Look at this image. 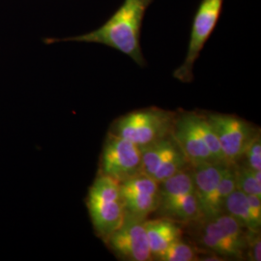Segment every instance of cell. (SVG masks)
I'll list each match as a JSON object with an SVG mask.
<instances>
[{
    "instance_id": "7402d4cb",
    "label": "cell",
    "mask_w": 261,
    "mask_h": 261,
    "mask_svg": "<svg viewBox=\"0 0 261 261\" xmlns=\"http://www.w3.org/2000/svg\"><path fill=\"white\" fill-rule=\"evenodd\" d=\"M251 207V212L254 221L261 225V198L255 196L247 195Z\"/></svg>"
},
{
    "instance_id": "9c48e42d",
    "label": "cell",
    "mask_w": 261,
    "mask_h": 261,
    "mask_svg": "<svg viewBox=\"0 0 261 261\" xmlns=\"http://www.w3.org/2000/svg\"><path fill=\"white\" fill-rule=\"evenodd\" d=\"M144 221L126 214L121 225L111 234L105 243L112 252L123 259L130 261L152 259Z\"/></svg>"
},
{
    "instance_id": "7c38bea8",
    "label": "cell",
    "mask_w": 261,
    "mask_h": 261,
    "mask_svg": "<svg viewBox=\"0 0 261 261\" xmlns=\"http://www.w3.org/2000/svg\"><path fill=\"white\" fill-rule=\"evenodd\" d=\"M171 136L192 167L203 163H215L212 154L196 129L195 112H185L176 116Z\"/></svg>"
},
{
    "instance_id": "ffe728a7",
    "label": "cell",
    "mask_w": 261,
    "mask_h": 261,
    "mask_svg": "<svg viewBox=\"0 0 261 261\" xmlns=\"http://www.w3.org/2000/svg\"><path fill=\"white\" fill-rule=\"evenodd\" d=\"M244 158H246V164L252 170L261 171V140L260 134H258L252 140L249 148L246 151Z\"/></svg>"
},
{
    "instance_id": "44dd1931",
    "label": "cell",
    "mask_w": 261,
    "mask_h": 261,
    "mask_svg": "<svg viewBox=\"0 0 261 261\" xmlns=\"http://www.w3.org/2000/svg\"><path fill=\"white\" fill-rule=\"evenodd\" d=\"M252 236L248 237V249L250 259L261 260V241L259 232H252Z\"/></svg>"
},
{
    "instance_id": "5b68a950",
    "label": "cell",
    "mask_w": 261,
    "mask_h": 261,
    "mask_svg": "<svg viewBox=\"0 0 261 261\" xmlns=\"http://www.w3.org/2000/svg\"><path fill=\"white\" fill-rule=\"evenodd\" d=\"M223 3L224 0H201L193 20L186 57L174 71V79L186 84L193 81L194 66L217 25Z\"/></svg>"
},
{
    "instance_id": "ba28073f",
    "label": "cell",
    "mask_w": 261,
    "mask_h": 261,
    "mask_svg": "<svg viewBox=\"0 0 261 261\" xmlns=\"http://www.w3.org/2000/svg\"><path fill=\"white\" fill-rule=\"evenodd\" d=\"M142 173L161 183L189 167V162L173 137L141 147Z\"/></svg>"
},
{
    "instance_id": "7a4b0ae2",
    "label": "cell",
    "mask_w": 261,
    "mask_h": 261,
    "mask_svg": "<svg viewBox=\"0 0 261 261\" xmlns=\"http://www.w3.org/2000/svg\"><path fill=\"white\" fill-rule=\"evenodd\" d=\"M86 206L95 232L106 242L126 216L119 182L99 174L89 188Z\"/></svg>"
},
{
    "instance_id": "277c9868",
    "label": "cell",
    "mask_w": 261,
    "mask_h": 261,
    "mask_svg": "<svg viewBox=\"0 0 261 261\" xmlns=\"http://www.w3.org/2000/svg\"><path fill=\"white\" fill-rule=\"evenodd\" d=\"M248 237L233 218L222 213L203 220L199 243L210 252L224 257H242L248 249Z\"/></svg>"
},
{
    "instance_id": "e0dca14e",
    "label": "cell",
    "mask_w": 261,
    "mask_h": 261,
    "mask_svg": "<svg viewBox=\"0 0 261 261\" xmlns=\"http://www.w3.org/2000/svg\"><path fill=\"white\" fill-rule=\"evenodd\" d=\"M195 123L199 135L201 136L202 140L205 142L206 146L212 154L215 163L220 165H225L224 154L220 145V141L215 133L213 127L211 126L206 116L195 112Z\"/></svg>"
},
{
    "instance_id": "6da1fadb",
    "label": "cell",
    "mask_w": 261,
    "mask_h": 261,
    "mask_svg": "<svg viewBox=\"0 0 261 261\" xmlns=\"http://www.w3.org/2000/svg\"><path fill=\"white\" fill-rule=\"evenodd\" d=\"M153 0H124L121 6L102 27L73 37L48 38L47 44L77 42L101 44L129 56L138 65H145L140 46V32L146 10Z\"/></svg>"
},
{
    "instance_id": "9a60e30c",
    "label": "cell",
    "mask_w": 261,
    "mask_h": 261,
    "mask_svg": "<svg viewBox=\"0 0 261 261\" xmlns=\"http://www.w3.org/2000/svg\"><path fill=\"white\" fill-rule=\"evenodd\" d=\"M162 218L169 219L178 224H191L196 221H202L195 193L183 196L170 204L156 210Z\"/></svg>"
},
{
    "instance_id": "30bf717a",
    "label": "cell",
    "mask_w": 261,
    "mask_h": 261,
    "mask_svg": "<svg viewBox=\"0 0 261 261\" xmlns=\"http://www.w3.org/2000/svg\"><path fill=\"white\" fill-rule=\"evenodd\" d=\"M225 168V165L215 163H203L193 167L194 193L202 220L224 213V203L220 198L219 186Z\"/></svg>"
},
{
    "instance_id": "8fae6325",
    "label": "cell",
    "mask_w": 261,
    "mask_h": 261,
    "mask_svg": "<svg viewBox=\"0 0 261 261\" xmlns=\"http://www.w3.org/2000/svg\"><path fill=\"white\" fill-rule=\"evenodd\" d=\"M126 214L145 220L159 205V183L140 173L119 183Z\"/></svg>"
},
{
    "instance_id": "5bb4252c",
    "label": "cell",
    "mask_w": 261,
    "mask_h": 261,
    "mask_svg": "<svg viewBox=\"0 0 261 261\" xmlns=\"http://www.w3.org/2000/svg\"><path fill=\"white\" fill-rule=\"evenodd\" d=\"M194 193L192 169L187 168L159 183V205L162 208Z\"/></svg>"
},
{
    "instance_id": "2e32d148",
    "label": "cell",
    "mask_w": 261,
    "mask_h": 261,
    "mask_svg": "<svg viewBox=\"0 0 261 261\" xmlns=\"http://www.w3.org/2000/svg\"><path fill=\"white\" fill-rule=\"evenodd\" d=\"M224 211L242 226L251 232H259L261 225L257 224L251 212L249 199L246 194L235 190L224 200Z\"/></svg>"
},
{
    "instance_id": "ac0fdd59",
    "label": "cell",
    "mask_w": 261,
    "mask_h": 261,
    "mask_svg": "<svg viewBox=\"0 0 261 261\" xmlns=\"http://www.w3.org/2000/svg\"><path fill=\"white\" fill-rule=\"evenodd\" d=\"M236 189L246 195L255 196L261 198V183L256 180L252 168L247 164L235 165Z\"/></svg>"
},
{
    "instance_id": "3957f363",
    "label": "cell",
    "mask_w": 261,
    "mask_h": 261,
    "mask_svg": "<svg viewBox=\"0 0 261 261\" xmlns=\"http://www.w3.org/2000/svg\"><path fill=\"white\" fill-rule=\"evenodd\" d=\"M175 117L174 112L158 108L138 110L119 117L111 133L141 148L170 135Z\"/></svg>"
},
{
    "instance_id": "4fadbf2b",
    "label": "cell",
    "mask_w": 261,
    "mask_h": 261,
    "mask_svg": "<svg viewBox=\"0 0 261 261\" xmlns=\"http://www.w3.org/2000/svg\"><path fill=\"white\" fill-rule=\"evenodd\" d=\"M152 258L157 259L169 245L181 239L180 224L166 218L144 221Z\"/></svg>"
},
{
    "instance_id": "52a82bcc",
    "label": "cell",
    "mask_w": 261,
    "mask_h": 261,
    "mask_svg": "<svg viewBox=\"0 0 261 261\" xmlns=\"http://www.w3.org/2000/svg\"><path fill=\"white\" fill-rule=\"evenodd\" d=\"M142 173L141 149L135 143L109 133L103 143L100 174L122 182Z\"/></svg>"
},
{
    "instance_id": "d6986e66",
    "label": "cell",
    "mask_w": 261,
    "mask_h": 261,
    "mask_svg": "<svg viewBox=\"0 0 261 261\" xmlns=\"http://www.w3.org/2000/svg\"><path fill=\"white\" fill-rule=\"evenodd\" d=\"M196 259V250L181 239L169 245L157 258V260L161 261H192Z\"/></svg>"
},
{
    "instance_id": "8992f818",
    "label": "cell",
    "mask_w": 261,
    "mask_h": 261,
    "mask_svg": "<svg viewBox=\"0 0 261 261\" xmlns=\"http://www.w3.org/2000/svg\"><path fill=\"white\" fill-rule=\"evenodd\" d=\"M206 118L219 139L225 165L234 167L240 163L259 132L252 124L235 115L209 113Z\"/></svg>"
}]
</instances>
